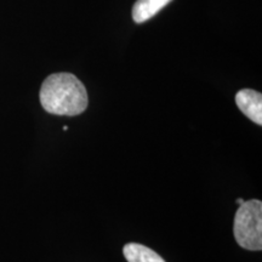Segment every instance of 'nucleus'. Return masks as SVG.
Masks as SVG:
<instances>
[{
    "instance_id": "nucleus-1",
    "label": "nucleus",
    "mask_w": 262,
    "mask_h": 262,
    "mask_svg": "<svg viewBox=\"0 0 262 262\" xmlns=\"http://www.w3.org/2000/svg\"><path fill=\"white\" fill-rule=\"evenodd\" d=\"M39 97L41 107L55 116H79L89 104L84 84L72 73L49 75L41 84Z\"/></svg>"
},
{
    "instance_id": "nucleus-2",
    "label": "nucleus",
    "mask_w": 262,
    "mask_h": 262,
    "mask_svg": "<svg viewBox=\"0 0 262 262\" xmlns=\"http://www.w3.org/2000/svg\"><path fill=\"white\" fill-rule=\"evenodd\" d=\"M233 233L242 248L251 251L262 249V203L258 199L239 205L234 216Z\"/></svg>"
},
{
    "instance_id": "nucleus-3",
    "label": "nucleus",
    "mask_w": 262,
    "mask_h": 262,
    "mask_svg": "<svg viewBox=\"0 0 262 262\" xmlns=\"http://www.w3.org/2000/svg\"><path fill=\"white\" fill-rule=\"evenodd\" d=\"M235 103L251 122L262 125V95L256 90L243 89L235 95Z\"/></svg>"
},
{
    "instance_id": "nucleus-4",
    "label": "nucleus",
    "mask_w": 262,
    "mask_h": 262,
    "mask_svg": "<svg viewBox=\"0 0 262 262\" xmlns=\"http://www.w3.org/2000/svg\"><path fill=\"white\" fill-rule=\"evenodd\" d=\"M172 0H136L133 8V18L136 24H143L158 14Z\"/></svg>"
},
{
    "instance_id": "nucleus-5",
    "label": "nucleus",
    "mask_w": 262,
    "mask_h": 262,
    "mask_svg": "<svg viewBox=\"0 0 262 262\" xmlns=\"http://www.w3.org/2000/svg\"><path fill=\"white\" fill-rule=\"evenodd\" d=\"M123 253L127 262H165L159 254L142 244H126L123 249Z\"/></svg>"
},
{
    "instance_id": "nucleus-6",
    "label": "nucleus",
    "mask_w": 262,
    "mask_h": 262,
    "mask_svg": "<svg viewBox=\"0 0 262 262\" xmlns=\"http://www.w3.org/2000/svg\"><path fill=\"white\" fill-rule=\"evenodd\" d=\"M235 203H237V204H239V205H241V204H243V203H244V199H242V198H238L237 201H235Z\"/></svg>"
}]
</instances>
